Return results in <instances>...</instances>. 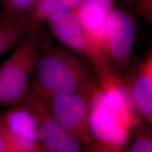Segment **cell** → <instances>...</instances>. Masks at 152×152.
I'll list each match as a JSON object with an SVG mask.
<instances>
[{"instance_id":"cell-17","label":"cell","mask_w":152,"mask_h":152,"mask_svg":"<svg viewBox=\"0 0 152 152\" xmlns=\"http://www.w3.org/2000/svg\"><path fill=\"white\" fill-rule=\"evenodd\" d=\"M136 10L140 16L152 24V0H140Z\"/></svg>"},{"instance_id":"cell-14","label":"cell","mask_w":152,"mask_h":152,"mask_svg":"<svg viewBox=\"0 0 152 152\" xmlns=\"http://www.w3.org/2000/svg\"><path fill=\"white\" fill-rule=\"evenodd\" d=\"M2 119V118H1ZM40 144L23 141L11 133L3 121L0 123V152H44Z\"/></svg>"},{"instance_id":"cell-19","label":"cell","mask_w":152,"mask_h":152,"mask_svg":"<svg viewBox=\"0 0 152 152\" xmlns=\"http://www.w3.org/2000/svg\"><path fill=\"white\" fill-rule=\"evenodd\" d=\"M1 121H2V119H1V115L0 114V123H1Z\"/></svg>"},{"instance_id":"cell-9","label":"cell","mask_w":152,"mask_h":152,"mask_svg":"<svg viewBox=\"0 0 152 152\" xmlns=\"http://www.w3.org/2000/svg\"><path fill=\"white\" fill-rule=\"evenodd\" d=\"M51 33L74 54L87 57V45L80 25L74 11L54 13L46 19Z\"/></svg>"},{"instance_id":"cell-4","label":"cell","mask_w":152,"mask_h":152,"mask_svg":"<svg viewBox=\"0 0 152 152\" xmlns=\"http://www.w3.org/2000/svg\"><path fill=\"white\" fill-rule=\"evenodd\" d=\"M114 0H84L75 13L87 45V58L96 71L109 66L106 52L107 19Z\"/></svg>"},{"instance_id":"cell-7","label":"cell","mask_w":152,"mask_h":152,"mask_svg":"<svg viewBox=\"0 0 152 152\" xmlns=\"http://www.w3.org/2000/svg\"><path fill=\"white\" fill-rule=\"evenodd\" d=\"M89 128L96 151L120 152L128 151L131 141V130L105 108L91 105Z\"/></svg>"},{"instance_id":"cell-6","label":"cell","mask_w":152,"mask_h":152,"mask_svg":"<svg viewBox=\"0 0 152 152\" xmlns=\"http://www.w3.org/2000/svg\"><path fill=\"white\" fill-rule=\"evenodd\" d=\"M18 105L31 112L37 121L39 142L45 151L77 152L83 144L62 128L47 109L31 86V89Z\"/></svg>"},{"instance_id":"cell-2","label":"cell","mask_w":152,"mask_h":152,"mask_svg":"<svg viewBox=\"0 0 152 152\" xmlns=\"http://www.w3.org/2000/svg\"><path fill=\"white\" fill-rule=\"evenodd\" d=\"M43 39L39 26H33L0 66V106L18 105L28 94Z\"/></svg>"},{"instance_id":"cell-5","label":"cell","mask_w":152,"mask_h":152,"mask_svg":"<svg viewBox=\"0 0 152 152\" xmlns=\"http://www.w3.org/2000/svg\"><path fill=\"white\" fill-rule=\"evenodd\" d=\"M97 73L99 81L90 93V104L105 108L132 131L142 120L134 109L128 86L114 74L110 66Z\"/></svg>"},{"instance_id":"cell-15","label":"cell","mask_w":152,"mask_h":152,"mask_svg":"<svg viewBox=\"0 0 152 152\" xmlns=\"http://www.w3.org/2000/svg\"><path fill=\"white\" fill-rule=\"evenodd\" d=\"M131 141L128 151L152 152V126L142 122L131 131Z\"/></svg>"},{"instance_id":"cell-13","label":"cell","mask_w":152,"mask_h":152,"mask_svg":"<svg viewBox=\"0 0 152 152\" xmlns=\"http://www.w3.org/2000/svg\"><path fill=\"white\" fill-rule=\"evenodd\" d=\"M84 0H38L26 17L33 26H40L49 16L61 11H75Z\"/></svg>"},{"instance_id":"cell-16","label":"cell","mask_w":152,"mask_h":152,"mask_svg":"<svg viewBox=\"0 0 152 152\" xmlns=\"http://www.w3.org/2000/svg\"><path fill=\"white\" fill-rule=\"evenodd\" d=\"M38 0H1L0 16L11 15L26 16L35 7Z\"/></svg>"},{"instance_id":"cell-8","label":"cell","mask_w":152,"mask_h":152,"mask_svg":"<svg viewBox=\"0 0 152 152\" xmlns=\"http://www.w3.org/2000/svg\"><path fill=\"white\" fill-rule=\"evenodd\" d=\"M136 39L134 19L123 9H114L107 19L106 52L109 62L125 67L130 61Z\"/></svg>"},{"instance_id":"cell-3","label":"cell","mask_w":152,"mask_h":152,"mask_svg":"<svg viewBox=\"0 0 152 152\" xmlns=\"http://www.w3.org/2000/svg\"><path fill=\"white\" fill-rule=\"evenodd\" d=\"M34 89L52 116L68 133L83 146L92 143L89 128L90 95L79 93H53L32 83Z\"/></svg>"},{"instance_id":"cell-12","label":"cell","mask_w":152,"mask_h":152,"mask_svg":"<svg viewBox=\"0 0 152 152\" xmlns=\"http://www.w3.org/2000/svg\"><path fill=\"white\" fill-rule=\"evenodd\" d=\"M33 27L26 16H0V56L18 46Z\"/></svg>"},{"instance_id":"cell-11","label":"cell","mask_w":152,"mask_h":152,"mask_svg":"<svg viewBox=\"0 0 152 152\" xmlns=\"http://www.w3.org/2000/svg\"><path fill=\"white\" fill-rule=\"evenodd\" d=\"M127 86L139 116L143 122L152 126V77L140 68Z\"/></svg>"},{"instance_id":"cell-10","label":"cell","mask_w":152,"mask_h":152,"mask_svg":"<svg viewBox=\"0 0 152 152\" xmlns=\"http://www.w3.org/2000/svg\"><path fill=\"white\" fill-rule=\"evenodd\" d=\"M1 118L9 130L20 140L30 144L42 145L37 121L26 108L20 105L10 107L4 112Z\"/></svg>"},{"instance_id":"cell-1","label":"cell","mask_w":152,"mask_h":152,"mask_svg":"<svg viewBox=\"0 0 152 152\" xmlns=\"http://www.w3.org/2000/svg\"><path fill=\"white\" fill-rule=\"evenodd\" d=\"M33 84L53 93L90 95L95 83L73 52L44 38L36 61Z\"/></svg>"},{"instance_id":"cell-18","label":"cell","mask_w":152,"mask_h":152,"mask_svg":"<svg viewBox=\"0 0 152 152\" xmlns=\"http://www.w3.org/2000/svg\"><path fill=\"white\" fill-rule=\"evenodd\" d=\"M141 68L146 73L152 77V54L150 55L148 59L142 66Z\"/></svg>"}]
</instances>
